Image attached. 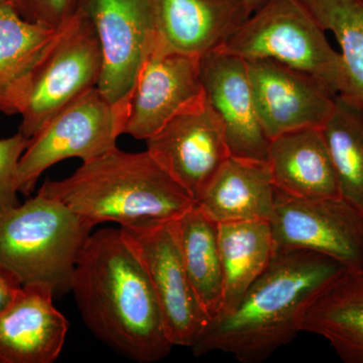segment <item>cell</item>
<instances>
[{
	"instance_id": "4316f807",
	"label": "cell",
	"mask_w": 363,
	"mask_h": 363,
	"mask_svg": "<svg viewBox=\"0 0 363 363\" xmlns=\"http://www.w3.org/2000/svg\"><path fill=\"white\" fill-rule=\"evenodd\" d=\"M21 286L23 285L13 272L0 264V313L11 304Z\"/></svg>"
},
{
	"instance_id": "5bb4252c",
	"label": "cell",
	"mask_w": 363,
	"mask_h": 363,
	"mask_svg": "<svg viewBox=\"0 0 363 363\" xmlns=\"http://www.w3.org/2000/svg\"><path fill=\"white\" fill-rule=\"evenodd\" d=\"M205 96L220 119L233 157L267 161L269 140L262 130L245 60L221 50L200 59Z\"/></svg>"
},
{
	"instance_id": "9a60e30c",
	"label": "cell",
	"mask_w": 363,
	"mask_h": 363,
	"mask_svg": "<svg viewBox=\"0 0 363 363\" xmlns=\"http://www.w3.org/2000/svg\"><path fill=\"white\" fill-rule=\"evenodd\" d=\"M51 286H21L0 313V363H52L63 350L68 333L66 317L52 303Z\"/></svg>"
},
{
	"instance_id": "8fae6325",
	"label": "cell",
	"mask_w": 363,
	"mask_h": 363,
	"mask_svg": "<svg viewBox=\"0 0 363 363\" xmlns=\"http://www.w3.org/2000/svg\"><path fill=\"white\" fill-rule=\"evenodd\" d=\"M99 40L97 88L114 104L130 101L136 77L156 40L150 0H80Z\"/></svg>"
},
{
	"instance_id": "7402d4cb",
	"label": "cell",
	"mask_w": 363,
	"mask_h": 363,
	"mask_svg": "<svg viewBox=\"0 0 363 363\" xmlns=\"http://www.w3.org/2000/svg\"><path fill=\"white\" fill-rule=\"evenodd\" d=\"M173 222L189 281L203 309L212 319L219 315L223 304L218 223L196 204Z\"/></svg>"
},
{
	"instance_id": "ffe728a7",
	"label": "cell",
	"mask_w": 363,
	"mask_h": 363,
	"mask_svg": "<svg viewBox=\"0 0 363 363\" xmlns=\"http://www.w3.org/2000/svg\"><path fill=\"white\" fill-rule=\"evenodd\" d=\"M301 330L326 339L345 363H363V269H344L313 298Z\"/></svg>"
},
{
	"instance_id": "ba28073f",
	"label": "cell",
	"mask_w": 363,
	"mask_h": 363,
	"mask_svg": "<svg viewBox=\"0 0 363 363\" xmlns=\"http://www.w3.org/2000/svg\"><path fill=\"white\" fill-rule=\"evenodd\" d=\"M101 72L99 40L79 6L40 66L18 131L30 140L60 111L97 87Z\"/></svg>"
},
{
	"instance_id": "9c48e42d",
	"label": "cell",
	"mask_w": 363,
	"mask_h": 363,
	"mask_svg": "<svg viewBox=\"0 0 363 363\" xmlns=\"http://www.w3.org/2000/svg\"><path fill=\"white\" fill-rule=\"evenodd\" d=\"M269 224L276 252H314L363 269V213L341 197L301 199L277 190Z\"/></svg>"
},
{
	"instance_id": "4fadbf2b",
	"label": "cell",
	"mask_w": 363,
	"mask_h": 363,
	"mask_svg": "<svg viewBox=\"0 0 363 363\" xmlns=\"http://www.w3.org/2000/svg\"><path fill=\"white\" fill-rule=\"evenodd\" d=\"M247 64L257 116L269 140L301 128H324L336 95L324 82L271 60Z\"/></svg>"
},
{
	"instance_id": "8992f818",
	"label": "cell",
	"mask_w": 363,
	"mask_h": 363,
	"mask_svg": "<svg viewBox=\"0 0 363 363\" xmlns=\"http://www.w3.org/2000/svg\"><path fill=\"white\" fill-rule=\"evenodd\" d=\"M130 101L114 104L97 87L72 102L30 138L16 174L20 194L30 196L45 169L67 159L82 162L116 149Z\"/></svg>"
},
{
	"instance_id": "cb8c5ba5",
	"label": "cell",
	"mask_w": 363,
	"mask_h": 363,
	"mask_svg": "<svg viewBox=\"0 0 363 363\" xmlns=\"http://www.w3.org/2000/svg\"><path fill=\"white\" fill-rule=\"evenodd\" d=\"M340 45L348 91L363 104V0H298Z\"/></svg>"
},
{
	"instance_id": "83f0119b",
	"label": "cell",
	"mask_w": 363,
	"mask_h": 363,
	"mask_svg": "<svg viewBox=\"0 0 363 363\" xmlns=\"http://www.w3.org/2000/svg\"><path fill=\"white\" fill-rule=\"evenodd\" d=\"M234 1L238 2L241 6H245V9L250 11V14H252L253 11H257L260 6H264L267 0H234Z\"/></svg>"
},
{
	"instance_id": "ac0fdd59",
	"label": "cell",
	"mask_w": 363,
	"mask_h": 363,
	"mask_svg": "<svg viewBox=\"0 0 363 363\" xmlns=\"http://www.w3.org/2000/svg\"><path fill=\"white\" fill-rule=\"evenodd\" d=\"M267 162L277 190L301 199L340 198L322 128L289 131L269 140Z\"/></svg>"
},
{
	"instance_id": "277c9868",
	"label": "cell",
	"mask_w": 363,
	"mask_h": 363,
	"mask_svg": "<svg viewBox=\"0 0 363 363\" xmlns=\"http://www.w3.org/2000/svg\"><path fill=\"white\" fill-rule=\"evenodd\" d=\"M93 227L63 203L38 191L0 213V264L21 285L44 284L70 292L72 277Z\"/></svg>"
},
{
	"instance_id": "e0dca14e",
	"label": "cell",
	"mask_w": 363,
	"mask_h": 363,
	"mask_svg": "<svg viewBox=\"0 0 363 363\" xmlns=\"http://www.w3.org/2000/svg\"><path fill=\"white\" fill-rule=\"evenodd\" d=\"M61 28L26 21L11 4H0V113L21 116L26 111L40 66Z\"/></svg>"
},
{
	"instance_id": "f1b7e54d",
	"label": "cell",
	"mask_w": 363,
	"mask_h": 363,
	"mask_svg": "<svg viewBox=\"0 0 363 363\" xmlns=\"http://www.w3.org/2000/svg\"><path fill=\"white\" fill-rule=\"evenodd\" d=\"M11 4V0H0V4Z\"/></svg>"
},
{
	"instance_id": "d4e9b609",
	"label": "cell",
	"mask_w": 363,
	"mask_h": 363,
	"mask_svg": "<svg viewBox=\"0 0 363 363\" xmlns=\"http://www.w3.org/2000/svg\"><path fill=\"white\" fill-rule=\"evenodd\" d=\"M30 140L23 133L0 140V213L21 203L16 187V174Z\"/></svg>"
},
{
	"instance_id": "3957f363",
	"label": "cell",
	"mask_w": 363,
	"mask_h": 363,
	"mask_svg": "<svg viewBox=\"0 0 363 363\" xmlns=\"http://www.w3.org/2000/svg\"><path fill=\"white\" fill-rule=\"evenodd\" d=\"M39 192L63 203L86 223L119 225L178 218L195 204L191 196L145 150L118 147L63 180L44 182Z\"/></svg>"
},
{
	"instance_id": "484cf974",
	"label": "cell",
	"mask_w": 363,
	"mask_h": 363,
	"mask_svg": "<svg viewBox=\"0 0 363 363\" xmlns=\"http://www.w3.org/2000/svg\"><path fill=\"white\" fill-rule=\"evenodd\" d=\"M80 0H11L21 18L48 28H60L77 13Z\"/></svg>"
},
{
	"instance_id": "52a82bcc",
	"label": "cell",
	"mask_w": 363,
	"mask_h": 363,
	"mask_svg": "<svg viewBox=\"0 0 363 363\" xmlns=\"http://www.w3.org/2000/svg\"><path fill=\"white\" fill-rule=\"evenodd\" d=\"M174 220L119 226L156 296L173 346L192 347L209 322L182 262Z\"/></svg>"
},
{
	"instance_id": "44dd1931",
	"label": "cell",
	"mask_w": 363,
	"mask_h": 363,
	"mask_svg": "<svg viewBox=\"0 0 363 363\" xmlns=\"http://www.w3.org/2000/svg\"><path fill=\"white\" fill-rule=\"evenodd\" d=\"M218 240L223 274V304L219 315H224L233 311L267 271L276 247L267 221L219 223Z\"/></svg>"
},
{
	"instance_id": "603a6c76",
	"label": "cell",
	"mask_w": 363,
	"mask_h": 363,
	"mask_svg": "<svg viewBox=\"0 0 363 363\" xmlns=\"http://www.w3.org/2000/svg\"><path fill=\"white\" fill-rule=\"evenodd\" d=\"M322 130L340 197L363 213V104L357 98L338 93L333 112Z\"/></svg>"
},
{
	"instance_id": "d6986e66",
	"label": "cell",
	"mask_w": 363,
	"mask_h": 363,
	"mask_svg": "<svg viewBox=\"0 0 363 363\" xmlns=\"http://www.w3.org/2000/svg\"><path fill=\"white\" fill-rule=\"evenodd\" d=\"M277 189L267 161L229 157L195 202L216 223L272 220Z\"/></svg>"
},
{
	"instance_id": "30bf717a",
	"label": "cell",
	"mask_w": 363,
	"mask_h": 363,
	"mask_svg": "<svg viewBox=\"0 0 363 363\" xmlns=\"http://www.w3.org/2000/svg\"><path fill=\"white\" fill-rule=\"evenodd\" d=\"M145 143L150 157L194 202L231 157L223 125L205 95Z\"/></svg>"
},
{
	"instance_id": "7c38bea8",
	"label": "cell",
	"mask_w": 363,
	"mask_h": 363,
	"mask_svg": "<svg viewBox=\"0 0 363 363\" xmlns=\"http://www.w3.org/2000/svg\"><path fill=\"white\" fill-rule=\"evenodd\" d=\"M201 57L152 45L138 72L130 99L124 133L147 140L172 117L205 95Z\"/></svg>"
},
{
	"instance_id": "6da1fadb",
	"label": "cell",
	"mask_w": 363,
	"mask_h": 363,
	"mask_svg": "<svg viewBox=\"0 0 363 363\" xmlns=\"http://www.w3.org/2000/svg\"><path fill=\"white\" fill-rule=\"evenodd\" d=\"M70 291L86 326L117 352L140 363L160 362L171 352L149 279L119 228L90 234Z\"/></svg>"
},
{
	"instance_id": "7a4b0ae2",
	"label": "cell",
	"mask_w": 363,
	"mask_h": 363,
	"mask_svg": "<svg viewBox=\"0 0 363 363\" xmlns=\"http://www.w3.org/2000/svg\"><path fill=\"white\" fill-rule=\"evenodd\" d=\"M344 269L318 253L276 252L233 311L209 320L191 347L193 353L219 351L241 363L264 362L302 332L308 306Z\"/></svg>"
},
{
	"instance_id": "5b68a950",
	"label": "cell",
	"mask_w": 363,
	"mask_h": 363,
	"mask_svg": "<svg viewBox=\"0 0 363 363\" xmlns=\"http://www.w3.org/2000/svg\"><path fill=\"white\" fill-rule=\"evenodd\" d=\"M325 33L298 0H267L218 50L245 61L278 62L314 76L335 94H346L342 57Z\"/></svg>"
},
{
	"instance_id": "2e32d148",
	"label": "cell",
	"mask_w": 363,
	"mask_h": 363,
	"mask_svg": "<svg viewBox=\"0 0 363 363\" xmlns=\"http://www.w3.org/2000/svg\"><path fill=\"white\" fill-rule=\"evenodd\" d=\"M150 4L157 44L191 56L220 49L250 16L234 0H150Z\"/></svg>"
}]
</instances>
